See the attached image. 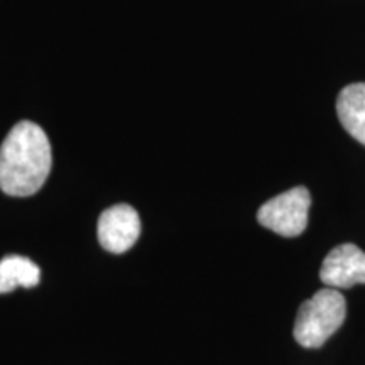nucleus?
Returning a JSON list of instances; mask_svg holds the SVG:
<instances>
[{
  "instance_id": "1",
  "label": "nucleus",
  "mask_w": 365,
  "mask_h": 365,
  "mask_svg": "<svg viewBox=\"0 0 365 365\" xmlns=\"http://www.w3.org/2000/svg\"><path fill=\"white\" fill-rule=\"evenodd\" d=\"M51 164V144L46 132L34 122L22 120L0 145V190L21 198L38 193Z\"/></svg>"
},
{
  "instance_id": "2",
  "label": "nucleus",
  "mask_w": 365,
  "mask_h": 365,
  "mask_svg": "<svg viewBox=\"0 0 365 365\" xmlns=\"http://www.w3.org/2000/svg\"><path fill=\"white\" fill-rule=\"evenodd\" d=\"M346 303L339 289L325 287L301 304L294 322V339L304 349H318L344 323Z\"/></svg>"
},
{
  "instance_id": "3",
  "label": "nucleus",
  "mask_w": 365,
  "mask_h": 365,
  "mask_svg": "<svg viewBox=\"0 0 365 365\" xmlns=\"http://www.w3.org/2000/svg\"><path fill=\"white\" fill-rule=\"evenodd\" d=\"M309 207V191L304 186H296L264 203L257 212V220L277 235L298 237L307 230Z\"/></svg>"
},
{
  "instance_id": "4",
  "label": "nucleus",
  "mask_w": 365,
  "mask_h": 365,
  "mask_svg": "<svg viewBox=\"0 0 365 365\" xmlns=\"http://www.w3.org/2000/svg\"><path fill=\"white\" fill-rule=\"evenodd\" d=\"M98 242L112 254H124L140 235V218L130 205L107 208L98 218Z\"/></svg>"
},
{
  "instance_id": "5",
  "label": "nucleus",
  "mask_w": 365,
  "mask_h": 365,
  "mask_svg": "<svg viewBox=\"0 0 365 365\" xmlns=\"http://www.w3.org/2000/svg\"><path fill=\"white\" fill-rule=\"evenodd\" d=\"M319 279L331 289L365 284V252L354 244L339 245L323 261Z\"/></svg>"
},
{
  "instance_id": "6",
  "label": "nucleus",
  "mask_w": 365,
  "mask_h": 365,
  "mask_svg": "<svg viewBox=\"0 0 365 365\" xmlns=\"http://www.w3.org/2000/svg\"><path fill=\"white\" fill-rule=\"evenodd\" d=\"M336 113L344 129L365 145V83H352L340 91Z\"/></svg>"
},
{
  "instance_id": "7",
  "label": "nucleus",
  "mask_w": 365,
  "mask_h": 365,
  "mask_svg": "<svg viewBox=\"0 0 365 365\" xmlns=\"http://www.w3.org/2000/svg\"><path fill=\"white\" fill-rule=\"evenodd\" d=\"M39 279V266L24 255H6L0 261V294L12 293L16 287H34Z\"/></svg>"
}]
</instances>
